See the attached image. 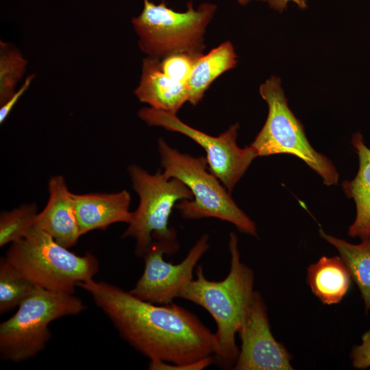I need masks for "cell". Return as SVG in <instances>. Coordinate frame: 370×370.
I'll use <instances>...</instances> for the list:
<instances>
[{"mask_svg":"<svg viewBox=\"0 0 370 370\" xmlns=\"http://www.w3.org/2000/svg\"><path fill=\"white\" fill-rule=\"evenodd\" d=\"M352 143L358 156L359 168L356 177L344 181L342 187L347 197L354 199L356 208L348 234L364 240L370 238V149L359 132L353 135Z\"/></svg>","mask_w":370,"mask_h":370,"instance_id":"9a60e30c","label":"cell"},{"mask_svg":"<svg viewBox=\"0 0 370 370\" xmlns=\"http://www.w3.org/2000/svg\"><path fill=\"white\" fill-rule=\"evenodd\" d=\"M18 307L14 314L0 324V357L12 362L35 357L51 337V322L77 314L85 308L82 300L73 293L40 286Z\"/></svg>","mask_w":370,"mask_h":370,"instance_id":"8992f818","label":"cell"},{"mask_svg":"<svg viewBox=\"0 0 370 370\" xmlns=\"http://www.w3.org/2000/svg\"><path fill=\"white\" fill-rule=\"evenodd\" d=\"M350 358L355 369H365L370 367V330L363 334L360 345L353 347Z\"/></svg>","mask_w":370,"mask_h":370,"instance_id":"cb8c5ba5","label":"cell"},{"mask_svg":"<svg viewBox=\"0 0 370 370\" xmlns=\"http://www.w3.org/2000/svg\"><path fill=\"white\" fill-rule=\"evenodd\" d=\"M352 277L340 256H322L307 269L306 282L324 304L339 303L347 293Z\"/></svg>","mask_w":370,"mask_h":370,"instance_id":"2e32d148","label":"cell"},{"mask_svg":"<svg viewBox=\"0 0 370 370\" xmlns=\"http://www.w3.org/2000/svg\"><path fill=\"white\" fill-rule=\"evenodd\" d=\"M2 257L0 260V314L18 306L36 288Z\"/></svg>","mask_w":370,"mask_h":370,"instance_id":"d6986e66","label":"cell"},{"mask_svg":"<svg viewBox=\"0 0 370 370\" xmlns=\"http://www.w3.org/2000/svg\"><path fill=\"white\" fill-rule=\"evenodd\" d=\"M209 236L205 234L196 242L185 258L174 264L164 260L170 254L163 244L153 241L143 256L144 271L130 292L136 297L152 304H167L179 297L183 288L193 280V271L209 249Z\"/></svg>","mask_w":370,"mask_h":370,"instance_id":"30bf717a","label":"cell"},{"mask_svg":"<svg viewBox=\"0 0 370 370\" xmlns=\"http://www.w3.org/2000/svg\"><path fill=\"white\" fill-rule=\"evenodd\" d=\"M230 269L221 281L207 279L201 265L196 269V279L181 291L179 297L190 301L207 310L213 317L217 349L214 364L221 369H233L239 354L235 336L243 326L255 292L253 271L241 261L238 238L231 232L228 243Z\"/></svg>","mask_w":370,"mask_h":370,"instance_id":"7a4b0ae2","label":"cell"},{"mask_svg":"<svg viewBox=\"0 0 370 370\" xmlns=\"http://www.w3.org/2000/svg\"><path fill=\"white\" fill-rule=\"evenodd\" d=\"M132 186L139 197V204L123 238L136 240L135 254L143 258L153 241L165 245L170 254L179 249L175 230L169 225L176 202L193 199L190 189L177 178H167L160 170L150 174L142 167L128 168Z\"/></svg>","mask_w":370,"mask_h":370,"instance_id":"5b68a950","label":"cell"},{"mask_svg":"<svg viewBox=\"0 0 370 370\" xmlns=\"http://www.w3.org/2000/svg\"><path fill=\"white\" fill-rule=\"evenodd\" d=\"M158 148L164 175L180 180L193 194V199H182L175 205L184 219L217 218L232 223L243 233L257 236L256 223L209 171L206 158L182 153L162 138L158 140Z\"/></svg>","mask_w":370,"mask_h":370,"instance_id":"277c9868","label":"cell"},{"mask_svg":"<svg viewBox=\"0 0 370 370\" xmlns=\"http://www.w3.org/2000/svg\"><path fill=\"white\" fill-rule=\"evenodd\" d=\"M49 199L38 213L34 225L49 234L66 248L74 246L81 236L74 207L73 193L61 175L52 176L48 182Z\"/></svg>","mask_w":370,"mask_h":370,"instance_id":"7c38bea8","label":"cell"},{"mask_svg":"<svg viewBox=\"0 0 370 370\" xmlns=\"http://www.w3.org/2000/svg\"><path fill=\"white\" fill-rule=\"evenodd\" d=\"M214 363L213 356H209L195 362L176 365L162 360H150L148 369L151 370H202Z\"/></svg>","mask_w":370,"mask_h":370,"instance_id":"603a6c76","label":"cell"},{"mask_svg":"<svg viewBox=\"0 0 370 370\" xmlns=\"http://www.w3.org/2000/svg\"><path fill=\"white\" fill-rule=\"evenodd\" d=\"M259 90L269 112L264 126L250 145L257 156L293 155L319 174L325 185H336L338 173L335 166L308 142L301 123L288 106L280 79L271 76L260 85Z\"/></svg>","mask_w":370,"mask_h":370,"instance_id":"ba28073f","label":"cell"},{"mask_svg":"<svg viewBox=\"0 0 370 370\" xmlns=\"http://www.w3.org/2000/svg\"><path fill=\"white\" fill-rule=\"evenodd\" d=\"M120 336L150 360L182 365L214 356L212 333L193 312L172 303L156 306L130 291L92 279L79 282Z\"/></svg>","mask_w":370,"mask_h":370,"instance_id":"6da1fadb","label":"cell"},{"mask_svg":"<svg viewBox=\"0 0 370 370\" xmlns=\"http://www.w3.org/2000/svg\"><path fill=\"white\" fill-rule=\"evenodd\" d=\"M320 236L338 250L352 279L358 287L365 304V312L370 313V238L354 245L319 230Z\"/></svg>","mask_w":370,"mask_h":370,"instance_id":"ac0fdd59","label":"cell"},{"mask_svg":"<svg viewBox=\"0 0 370 370\" xmlns=\"http://www.w3.org/2000/svg\"><path fill=\"white\" fill-rule=\"evenodd\" d=\"M241 347L234 370H291L292 355L273 337L267 306L255 292L247 317L238 332Z\"/></svg>","mask_w":370,"mask_h":370,"instance_id":"8fae6325","label":"cell"},{"mask_svg":"<svg viewBox=\"0 0 370 370\" xmlns=\"http://www.w3.org/2000/svg\"><path fill=\"white\" fill-rule=\"evenodd\" d=\"M203 52L180 51L166 56L160 61L163 73L171 79L186 83Z\"/></svg>","mask_w":370,"mask_h":370,"instance_id":"7402d4cb","label":"cell"},{"mask_svg":"<svg viewBox=\"0 0 370 370\" xmlns=\"http://www.w3.org/2000/svg\"><path fill=\"white\" fill-rule=\"evenodd\" d=\"M254 0H238V3L241 5H246L250 1ZM267 2L269 6L278 11L282 12L287 6L288 2L292 1L297 5L301 9H305L307 8L306 0H256Z\"/></svg>","mask_w":370,"mask_h":370,"instance_id":"484cf974","label":"cell"},{"mask_svg":"<svg viewBox=\"0 0 370 370\" xmlns=\"http://www.w3.org/2000/svg\"><path fill=\"white\" fill-rule=\"evenodd\" d=\"M35 74L28 75L23 84L21 86L11 97L0 108V123H2L6 119L13 107L16 105L20 97L27 91L35 77Z\"/></svg>","mask_w":370,"mask_h":370,"instance_id":"d4e9b609","label":"cell"},{"mask_svg":"<svg viewBox=\"0 0 370 370\" xmlns=\"http://www.w3.org/2000/svg\"><path fill=\"white\" fill-rule=\"evenodd\" d=\"M134 94L140 102L151 108L174 114L188 99L186 84L168 77L161 69L160 60L149 56L143 59Z\"/></svg>","mask_w":370,"mask_h":370,"instance_id":"5bb4252c","label":"cell"},{"mask_svg":"<svg viewBox=\"0 0 370 370\" xmlns=\"http://www.w3.org/2000/svg\"><path fill=\"white\" fill-rule=\"evenodd\" d=\"M237 56L229 41L214 48L197 60L186 82L188 101L196 106L203 98L210 84L221 74L234 69Z\"/></svg>","mask_w":370,"mask_h":370,"instance_id":"e0dca14e","label":"cell"},{"mask_svg":"<svg viewBox=\"0 0 370 370\" xmlns=\"http://www.w3.org/2000/svg\"><path fill=\"white\" fill-rule=\"evenodd\" d=\"M27 60L14 46L0 41V104L5 103L16 91L27 66Z\"/></svg>","mask_w":370,"mask_h":370,"instance_id":"ffe728a7","label":"cell"},{"mask_svg":"<svg viewBox=\"0 0 370 370\" xmlns=\"http://www.w3.org/2000/svg\"><path fill=\"white\" fill-rule=\"evenodd\" d=\"M139 118L150 126H158L190 138L206 152L209 171L232 193L251 164L258 157L250 145L244 148L236 144L239 125H231L217 136H210L182 121L176 114L149 108L138 111Z\"/></svg>","mask_w":370,"mask_h":370,"instance_id":"9c48e42d","label":"cell"},{"mask_svg":"<svg viewBox=\"0 0 370 370\" xmlns=\"http://www.w3.org/2000/svg\"><path fill=\"white\" fill-rule=\"evenodd\" d=\"M4 258L36 286L68 293H74L78 283L92 279L99 269L94 255L70 251L36 225L11 243Z\"/></svg>","mask_w":370,"mask_h":370,"instance_id":"3957f363","label":"cell"},{"mask_svg":"<svg viewBox=\"0 0 370 370\" xmlns=\"http://www.w3.org/2000/svg\"><path fill=\"white\" fill-rule=\"evenodd\" d=\"M74 207L81 236L96 230H104L116 223L129 224L131 196L123 190L113 193L73 194Z\"/></svg>","mask_w":370,"mask_h":370,"instance_id":"4fadbf2b","label":"cell"},{"mask_svg":"<svg viewBox=\"0 0 370 370\" xmlns=\"http://www.w3.org/2000/svg\"><path fill=\"white\" fill-rule=\"evenodd\" d=\"M216 9L215 5L204 3L195 10L188 2L187 10L179 12L164 1L156 5L144 0L142 12L132 19L140 49L160 60L176 52H202L204 35Z\"/></svg>","mask_w":370,"mask_h":370,"instance_id":"52a82bcc","label":"cell"},{"mask_svg":"<svg viewBox=\"0 0 370 370\" xmlns=\"http://www.w3.org/2000/svg\"><path fill=\"white\" fill-rule=\"evenodd\" d=\"M36 203L24 204L0 214V247L23 238L34 225L38 214Z\"/></svg>","mask_w":370,"mask_h":370,"instance_id":"44dd1931","label":"cell"}]
</instances>
